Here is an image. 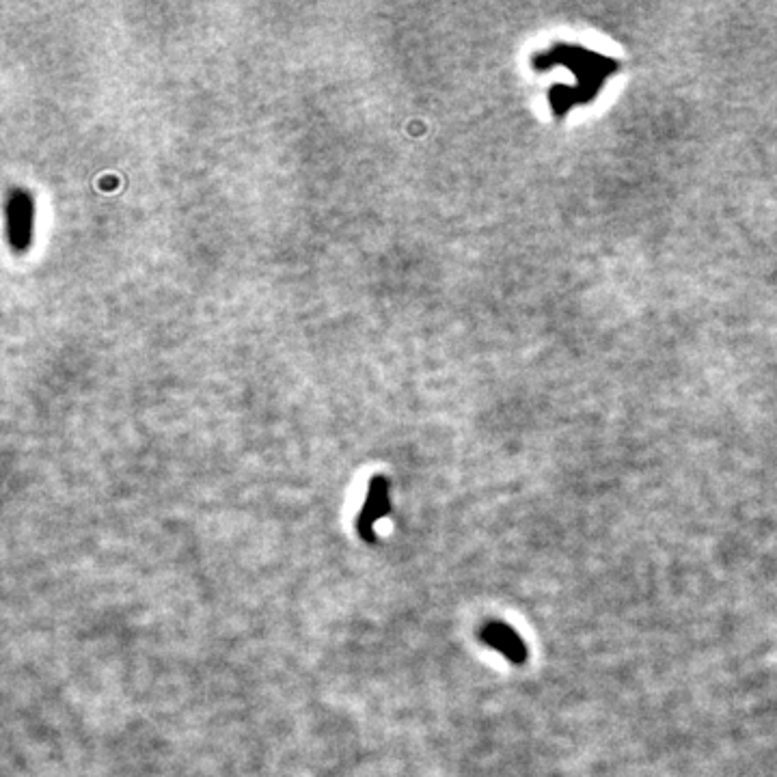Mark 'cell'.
<instances>
[{
	"instance_id": "cell-1",
	"label": "cell",
	"mask_w": 777,
	"mask_h": 777,
	"mask_svg": "<svg viewBox=\"0 0 777 777\" xmlns=\"http://www.w3.org/2000/svg\"><path fill=\"white\" fill-rule=\"evenodd\" d=\"M391 512V503H389V482L385 480V477H374L372 484H370V493H367V501L365 506L357 518V531L359 536L365 540V542H376V536H374V523L378 521V518H383Z\"/></svg>"
},
{
	"instance_id": "cell-2",
	"label": "cell",
	"mask_w": 777,
	"mask_h": 777,
	"mask_svg": "<svg viewBox=\"0 0 777 777\" xmlns=\"http://www.w3.org/2000/svg\"><path fill=\"white\" fill-rule=\"evenodd\" d=\"M9 240L16 251H24L31 242V223H33V203L24 190H13L7 206Z\"/></svg>"
},
{
	"instance_id": "cell-3",
	"label": "cell",
	"mask_w": 777,
	"mask_h": 777,
	"mask_svg": "<svg viewBox=\"0 0 777 777\" xmlns=\"http://www.w3.org/2000/svg\"><path fill=\"white\" fill-rule=\"evenodd\" d=\"M482 642L501 652L510 663L523 665L527 661V646L512 626L503 622H490L482 629Z\"/></svg>"
}]
</instances>
